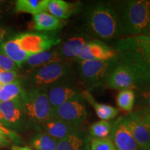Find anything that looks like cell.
Listing matches in <instances>:
<instances>
[{"label": "cell", "instance_id": "cell-1", "mask_svg": "<svg viewBox=\"0 0 150 150\" xmlns=\"http://www.w3.org/2000/svg\"><path fill=\"white\" fill-rule=\"evenodd\" d=\"M115 50L118 54L117 59L134 71L138 80V88L150 86L149 38L144 35L125 37L117 42Z\"/></svg>", "mask_w": 150, "mask_h": 150}, {"label": "cell", "instance_id": "cell-2", "mask_svg": "<svg viewBox=\"0 0 150 150\" xmlns=\"http://www.w3.org/2000/svg\"><path fill=\"white\" fill-rule=\"evenodd\" d=\"M86 27L93 36L108 40L122 36L115 5L108 1L92 4L86 11Z\"/></svg>", "mask_w": 150, "mask_h": 150}, {"label": "cell", "instance_id": "cell-3", "mask_svg": "<svg viewBox=\"0 0 150 150\" xmlns=\"http://www.w3.org/2000/svg\"><path fill=\"white\" fill-rule=\"evenodd\" d=\"M122 35H141L150 21V1L127 0L116 4Z\"/></svg>", "mask_w": 150, "mask_h": 150}, {"label": "cell", "instance_id": "cell-4", "mask_svg": "<svg viewBox=\"0 0 150 150\" xmlns=\"http://www.w3.org/2000/svg\"><path fill=\"white\" fill-rule=\"evenodd\" d=\"M20 98L28 125L37 128L40 124L54 117V108L48 99L46 89L31 88L24 90Z\"/></svg>", "mask_w": 150, "mask_h": 150}, {"label": "cell", "instance_id": "cell-5", "mask_svg": "<svg viewBox=\"0 0 150 150\" xmlns=\"http://www.w3.org/2000/svg\"><path fill=\"white\" fill-rule=\"evenodd\" d=\"M74 74L72 65L68 61H61L33 69L27 75L30 88L46 89L60 80Z\"/></svg>", "mask_w": 150, "mask_h": 150}, {"label": "cell", "instance_id": "cell-6", "mask_svg": "<svg viewBox=\"0 0 150 150\" xmlns=\"http://www.w3.org/2000/svg\"><path fill=\"white\" fill-rule=\"evenodd\" d=\"M19 45L28 55L50 50L61 42V39L52 32H26L14 36Z\"/></svg>", "mask_w": 150, "mask_h": 150}, {"label": "cell", "instance_id": "cell-7", "mask_svg": "<svg viewBox=\"0 0 150 150\" xmlns=\"http://www.w3.org/2000/svg\"><path fill=\"white\" fill-rule=\"evenodd\" d=\"M48 99L55 109L70 101H83V91L76 83L74 74L60 80L47 88Z\"/></svg>", "mask_w": 150, "mask_h": 150}, {"label": "cell", "instance_id": "cell-8", "mask_svg": "<svg viewBox=\"0 0 150 150\" xmlns=\"http://www.w3.org/2000/svg\"><path fill=\"white\" fill-rule=\"evenodd\" d=\"M104 85L110 89L136 90L138 83L134 71L129 65L116 59L112 61Z\"/></svg>", "mask_w": 150, "mask_h": 150}, {"label": "cell", "instance_id": "cell-9", "mask_svg": "<svg viewBox=\"0 0 150 150\" xmlns=\"http://www.w3.org/2000/svg\"><path fill=\"white\" fill-rule=\"evenodd\" d=\"M112 61H77L79 74L87 88L86 91H90L98 86L104 85Z\"/></svg>", "mask_w": 150, "mask_h": 150}, {"label": "cell", "instance_id": "cell-10", "mask_svg": "<svg viewBox=\"0 0 150 150\" xmlns=\"http://www.w3.org/2000/svg\"><path fill=\"white\" fill-rule=\"evenodd\" d=\"M0 123L16 132H22L28 127V121L21 98L0 102Z\"/></svg>", "mask_w": 150, "mask_h": 150}, {"label": "cell", "instance_id": "cell-11", "mask_svg": "<svg viewBox=\"0 0 150 150\" xmlns=\"http://www.w3.org/2000/svg\"><path fill=\"white\" fill-rule=\"evenodd\" d=\"M54 117L79 129L87 118V110L82 101H70L54 109Z\"/></svg>", "mask_w": 150, "mask_h": 150}, {"label": "cell", "instance_id": "cell-12", "mask_svg": "<svg viewBox=\"0 0 150 150\" xmlns=\"http://www.w3.org/2000/svg\"><path fill=\"white\" fill-rule=\"evenodd\" d=\"M117 52L99 40H90L75 61H112L117 59Z\"/></svg>", "mask_w": 150, "mask_h": 150}, {"label": "cell", "instance_id": "cell-13", "mask_svg": "<svg viewBox=\"0 0 150 150\" xmlns=\"http://www.w3.org/2000/svg\"><path fill=\"white\" fill-rule=\"evenodd\" d=\"M109 138L116 150H141L127 127L124 116L118 117L112 123Z\"/></svg>", "mask_w": 150, "mask_h": 150}, {"label": "cell", "instance_id": "cell-14", "mask_svg": "<svg viewBox=\"0 0 150 150\" xmlns=\"http://www.w3.org/2000/svg\"><path fill=\"white\" fill-rule=\"evenodd\" d=\"M125 122L141 150H150V130L142 122L139 114L131 112L124 116Z\"/></svg>", "mask_w": 150, "mask_h": 150}, {"label": "cell", "instance_id": "cell-15", "mask_svg": "<svg viewBox=\"0 0 150 150\" xmlns=\"http://www.w3.org/2000/svg\"><path fill=\"white\" fill-rule=\"evenodd\" d=\"M91 40L88 35L83 33L74 34L64 42H61L56 47L63 61L75 60L82 52L85 45Z\"/></svg>", "mask_w": 150, "mask_h": 150}, {"label": "cell", "instance_id": "cell-16", "mask_svg": "<svg viewBox=\"0 0 150 150\" xmlns=\"http://www.w3.org/2000/svg\"><path fill=\"white\" fill-rule=\"evenodd\" d=\"M36 129L40 130L41 132L48 134L59 141L79 130V129L76 128L68 123L55 117L51 118L40 124Z\"/></svg>", "mask_w": 150, "mask_h": 150}, {"label": "cell", "instance_id": "cell-17", "mask_svg": "<svg viewBox=\"0 0 150 150\" xmlns=\"http://www.w3.org/2000/svg\"><path fill=\"white\" fill-rule=\"evenodd\" d=\"M55 150H91L90 136L85 131L79 129L59 140Z\"/></svg>", "mask_w": 150, "mask_h": 150}, {"label": "cell", "instance_id": "cell-18", "mask_svg": "<svg viewBox=\"0 0 150 150\" xmlns=\"http://www.w3.org/2000/svg\"><path fill=\"white\" fill-rule=\"evenodd\" d=\"M34 29L39 32H53L66 24L64 20L57 18L47 12L35 15L33 18Z\"/></svg>", "mask_w": 150, "mask_h": 150}, {"label": "cell", "instance_id": "cell-19", "mask_svg": "<svg viewBox=\"0 0 150 150\" xmlns=\"http://www.w3.org/2000/svg\"><path fill=\"white\" fill-rule=\"evenodd\" d=\"M79 8V3H70L63 0H49L47 11L56 18L65 20L74 15Z\"/></svg>", "mask_w": 150, "mask_h": 150}, {"label": "cell", "instance_id": "cell-20", "mask_svg": "<svg viewBox=\"0 0 150 150\" xmlns=\"http://www.w3.org/2000/svg\"><path fill=\"white\" fill-rule=\"evenodd\" d=\"M0 49L11 61L16 63L19 68L22 67V65L29 57V55H28L20 47L14 36L10 38L6 41H5L0 47Z\"/></svg>", "mask_w": 150, "mask_h": 150}, {"label": "cell", "instance_id": "cell-21", "mask_svg": "<svg viewBox=\"0 0 150 150\" xmlns=\"http://www.w3.org/2000/svg\"><path fill=\"white\" fill-rule=\"evenodd\" d=\"M63 61L57 49L48 50L30 56L24 63L31 69L38 68L52 63Z\"/></svg>", "mask_w": 150, "mask_h": 150}, {"label": "cell", "instance_id": "cell-22", "mask_svg": "<svg viewBox=\"0 0 150 150\" xmlns=\"http://www.w3.org/2000/svg\"><path fill=\"white\" fill-rule=\"evenodd\" d=\"M83 98L93 106L97 115L102 120L109 121L115 118L119 113V110L117 108L110 106V105L99 104L94 99L90 91H86V90L83 91Z\"/></svg>", "mask_w": 150, "mask_h": 150}, {"label": "cell", "instance_id": "cell-23", "mask_svg": "<svg viewBox=\"0 0 150 150\" xmlns=\"http://www.w3.org/2000/svg\"><path fill=\"white\" fill-rule=\"evenodd\" d=\"M49 0H18L15 3L16 13H26L35 15L47 11Z\"/></svg>", "mask_w": 150, "mask_h": 150}, {"label": "cell", "instance_id": "cell-24", "mask_svg": "<svg viewBox=\"0 0 150 150\" xmlns=\"http://www.w3.org/2000/svg\"><path fill=\"white\" fill-rule=\"evenodd\" d=\"M58 142V140L40 131L31 136L30 145L35 150H55Z\"/></svg>", "mask_w": 150, "mask_h": 150}, {"label": "cell", "instance_id": "cell-25", "mask_svg": "<svg viewBox=\"0 0 150 150\" xmlns=\"http://www.w3.org/2000/svg\"><path fill=\"white\" fill-rule=\"evenodd\" d=\"M116 103L124 111L131 112L136 103V92L131 89L120 91L116 97Z\"/></svg>", "mask_w": 150, "mask_h": 150}, {"label": "cell", "instance_id": "cell-26", "mask_svg": "<svg viewBox=\"0 0 150 150\" xmlns=\"http://www.w3.org/2000/svg\"><path fill=\"white\" fill-rule=\"evenodd\" d=\"M24 91V89L20 80L4 85L0 91V102H8L17 97H21Z\"/></svg>", "mask_w": 150, "mask_h": 150}, {"label": "cell", "instance_id": "cell-27", "mask_svg": "<svg viewBox=\"0 0 150 150\" xmlns=\"http://www.w3.org/2000/svg\"><path fill=\"white\" fill-rule=\"evenodd\" d=\"M112 129V123L109 121L100 120L93 123L89 129L91 138L104 139L109 138Z\"/></svg>", "mask_w": 150, "mask_h": 150}, {"label": "cell", "instance_id": "cell-28", "mask_svg": "<svg viewBox=\"0 0 150 150\" xmlns=\"http://www.w3.org/2000/svg\"><path fill=\"white\" fill-rule=\"evenodd\" d=\"M136 112H145L150 111V86H142L136 90Z\"/></svg>", "mask_w": 150, "mask_h": 150}, {"label": "cell", "instance_id": "cell-29", "mask_svg": "<svg viewBox=\"0 0 150 150\" xmlns=\"http://www.w3.org/2000/svg\"><path fill=\"white\" fill-rule=\"evenodd\" d=\"M91 150H116L115 146L109 138L97 139L90 137Z\"/></svg>", "mask_w": 150, "mask_h": 150}, {"label": "cell", "instance_id": "cell-30", "mask_svg": "<svg viewBox=\"0 0 150 150\" xmlns=\"http://www.w3.org/2000/svg\"><path fill=\"white\" fill-rule=\"evenodd\" d=\"M0 134L4 136L10 141L13 142L15 145L22 146L23 144V141H22L21 137L18 134V133L6 128L1 123H0Z\"/></svg>", "mask_w": 150, "mask_h": 150}, {"label": "cell", "instance_id": "cell-31", "mask_svg": "<svg viewBox=\"0 0 150 150\" xmlns=\"http://www.w3.org/2000/svg\"><path fill=\"white\" fill-rule=\"evenodd\" d=\"M18 81L17 71H7L0 69V83L2 85L13 83Z\"/></svg>", "mask_w": 150, "mask_h": 150}, {"label": "cell", "instance_id": "cell-32", "mask_svg": "<svg viewBox=\"0 0 150 150\" xmlns=\"http://www.w3.org/2000/svg\"><path fill=\"white\" fill-rule=\"evenodd\" d=\"M18 66L0 49V69L7 71H16Z\"/></svg>", "mask_w": 150, "mask_h": 150}, {"label": "cell", "instance_id": "cell-33", "mask_svg": "<svg viewBox=\"0 0 150 150\" xmlns=\"http://www.w3.org/2000/svg\"><path fill=\"white\" fill-rule=\"evenodd\" d=\"M13 5V1L0 0V22L5 20L11 13Z\"/></svg>", "mask_w": 150, "mask_h": 150}, {"label": "cell", "instance_id": "cell-34", "mask_svg": "<svg viewBox=\"0 0 150 150\" xmlns=\"http://www.w3.org/2000/svg\"><path fill=\"white\" fill-rule=\"evenodd\" d=\"M12 31L10 28L0 26V47L5 41L11 38Z\"/></svg>", "mask_w": 150, "mask_h": 150}, {"label": "cell", "instance_id": "cell-35", "mask_svg": "<svg viewBox=\"0 0 150 150\" xmlns=\"http://www.w3.org/2000/svg\"><path fill=\"white\" fill-rule=\"evenodd\" d=\"M138 113L139 114L140 117H141L142 122L145 124V126L150 130V111L145 112H138Z\"/></svg>", "mask_w": 150, "mask_h": 150}, {"label": "cell", "instance_id": "cell-36", "mask_svg": "<svg viewBox=\"0 0 150 150\" xmlns=\"http://www.w3.org/2000/svg\"><path fill=\"white\" fill-rule=\"evenodd\" d=\"M11 146V141L4 136L0 134V148Z\"/></svg>", "mask_w": 150, "mask_h": 150}, {"label": "cell", "instance_id": "cell-37", "mask_svg": "<svg viewBox=\"0 0 150 150\" xmlns=\"http://www.w3.org/2000/svg\"><path fill=\"white\" fill-rule=\"evenodd\" d=\"M12 150H35L32 148L27 147V146H18V145H12L11 146Z\"/></svg>", "mask_w": 150, "mask_h": 150}, {"label": "cell", "instance_id": "cell-38", "mask_svg": "<svg viewBox=\"0 0 150 150\" xmlns=\"http://www.w3.org/2000/svg\"><path fill=\"white\" fill-rule=\"evenodd\" d=\"M141 35H144V36H146L150 38V21L149 22L147 27L146 28V29L144 31V32L142 33V34Z\"/></svg>", "mask_w": 150, "mask_h": 150}, {"label": "cell", "instance_id": "cell-39", "mask_svg": "<svg viewBox=\"0 0 150 150\" xmlns=\"http://www.w3.org/2000/svg\"><path fill=\"white\" fill-rule=\"evenodd\" d=\"M2 87H3V85L1 83H0V91H1V88H2Z\"/></svg>", "mask_w": 150, "mask_h": 150}]
</instances>
